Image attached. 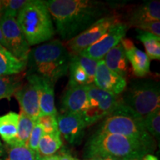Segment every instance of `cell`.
Wrapping results in <instances>:
<instances>
[{"mask_svg":"<svg viewBox=\"0 0 160 160\" xmlns=\"http://www.w3.org/2000/svg\"><path fill=\"white\" fill-rule=\"evenodd\" d=\"M45 2L55 24V32L65 42L113 13L114 10L112 3L97 0H47Z\"/></svg>","mask_w":160,"mask_h":160,"instance_id":"cell-1","label":"cell"},{"mask_svg":"<svg viewBox=\"0 0 160 160\" xmlns=\"http://www.w3.org/2000/svg\"><path fill=\"white\" fill-rule=\"evenodd\" d=\"M71 54L59 39L31 49L27 59V75H35L55 85L68 72Z\"/></svg>","mask_w":160,"mask_h":160,"instance_id":"cell-2","label":"cell"},{"mask_svg":"<svg viewBox=\"0 0 160 160\" xmlns=\"http://www.w3.org/2000/svg\"><path fill=\"white\" fill-rule=\"evenodd\" d=\"M156 148L140 140L125 136L97 131L85 145L86 158H104L112 157L123 159L139 158L152 153Z\"/></svg>","mask_w":160,"mask_h":160,"instance_id":"cell-3","label":"cell"},{"mask_svg":"<svg viewBox=\"0 0 160 160\" xmlns=\"http://www.w3.org/2000/svg\"><path fill=\"white\" fill-rule=\"evenodd\" d=\"M16 19L30 46L45 42L55 34L53 20L44 0H29Z\"/></svg>","mask_w":160,"mask_h":160,"instance_id":"cell-4","label":"cell"},{"mask_svg":"<svg viewBox=\"0 0 160 160\" xmlns=\"http://www.w3.org/2000/svg\"><path fill=\"white\" fill-rule=\"evenodd\" d=\"M97 131L125 136L156 148L155 140L145 129L143 118L122 104L120 99L114 111L106 117Z\"/></svg>","mask_w":160,"mask_h":160,"instance_id":"cell-5","label":"cell"},{"mask_svg":"<svg viewBox=\"0 0 160 160\" xmlns=\"http://www.w3.org/2000/svg\"><path fill=\"white\" fill-rule=\"evenodd\" d=\"M119 97L120 102L143 119L160 108L159 82L151 79H133L126 86Z\"/></svg>","mask_w":160,"mask_h":160,"instance_id":"cell-6","label":"cell"},{"mask_svg":"<svg viewBox=\"0 0 160 160\" xmlns=\"http://www.w3.org/2000/svg\"><path fill=\"white\" fill-rule=\"evenodd\" d=\"M119 102L116 96L98 88L93 84L87 85V102L81 113L87 127L111 115Z\"/></svg>","mask_w":160,"mask_h":160,"instance_id":"cell-7","label":"cell"},{"mask_svg":"<svg viewBox=\"0 0 160 160\" xmlns=\"http://www.w3.org/2000/svg\"><path fill=\"white\" fill-rule=\"evenodd\" d=\"M119 22H122V18L116 13L102 18L85 31L66 42L68 51L72 55L79 54L102 37L112 25Z\"/></svg>","mask_w":160,"mask_h":160,"instance_id":"cell-8","label":"cell"},{"mask_svg":"<svg viewBox=\"0 0 160 160\" xmlns=\"http://www.w3.org/2000/svg\"><path fill=\"white\" fill-rule=\"evenodd\" d=\"M0 25L7 44L8 51L18 59L27 62L31 48L17 19L11 16L2 15L0 17Z\"/></svg>","mask_w":160,"mask_h":160,"instance_id":"cell-9","label":"cell"},{"mask_svg":"<svg viewBox=\"0 0 160 160\" xmlns=\"http://www.w3.org/2000/svg\"><path fill=\"white\" fill-rule=\"evenodd\" d=\"M128 28V26L124 22L114 24L102 37L79 54L97 61L102 59L112 48L116 47L125 38Z\"/></svg>","mask_w":160,"mask_h":160,"instance_id":"cell-10","label":"cell"},{"mask_svg":"<svg viewBox=\"0 0 160 160\" xmlns=\"http://www.w3.org/2000/svg\"><path fill=\"white\" fill-rule=\"evenodd\" d=\"M93 85L98 88L119 96L125 91L127 81L125 78L109 69L103 59L98 61Z\"/></svg>","mask_w":160,"mask_h":160,"instance_id":"cell-11","label":"cell"},{"mask_svg":"<svg viewBox=\"0 0 160 160\" xmlns=\"http://www.w3.org/2000/svg\"><path fill=\"white\" fill-rule=\"evenodd\" d=\"M57 118L58 130L71 145L81 143L86 126L81 113H62Z\"/></svg>","mask_w":160,"mask_h":160,"instance_id":"cell-12","label":"cell"},{"mask_svg":"<svg viewBox=\"0 0 160 160\" xmlns=\"http://www.w3.org/2000/svg\"><path fill=\"white\" fill-rule=\"evenodd\" d=\"M27 80L28 82L24 85H22L13 96L19 104L21 111L37 122L41 115L39 92L35 84L31 79Z\"/></svg>","mask_w":160,"mask_h":160,"instance_id":"cell-13","label":"cell"},{"mask_svg":"<svg viewBox=\"0 0 160 160\" xmlns=\"http://www.w3.org/2000/svg\"><path fill=\"white\" fill-rule=\"evenodd\" d=\"M151 21H160V2L157 0L146 1L135 6L126 15L124 22L128 27Z\"/></svg>","mask_w":160,"mask_h":160,"instance_id":"cell-14","label":"cell"},{"mask_svg":"<svg viewBox=\"0 0 160 160\" xmlns=\"http://www.w3.org/2000/svg\"><path fill=\"white\" fill-rule=\"evenodd\" d=\"M120 43L125 50L126 57L131 63L133 74L139 78H143L150 73L151 59L147 54L135 47L133 41L129 39H122Z\"/></svg>","mask_w":160,"mask_h":160,"instance_id":"cell-15","label":"cell"},{"mask_svg":"<svg viewBox=\"0 0 160 160\" xmlns=\"http://www.w3.org/2000/svg\"><path fill=\"white\" fill-rule=\"evenodd\" d=\"M27 79H31L37 87L41 115L57 116V111L55 107L54 100V85L48 80L35 75H27Z\"/></svg>","mask_w":160,"mask_h":160,"instance_id":"cell-16","label":"cell"},{"mask_svg":"<svg viewBox=\"0 0 160 160\" xmlns=\"http://www.w3.org/2000/svg\"><path fill=\"white\" fill-rule=\"evenodd\" d=\"M87 102V85L68 87L62 98L63 113H82Z\"/></svg>","mask_w":160,"mask_h":160,"instance_id":"cell-17","label":"cell"},{"mask_svg":"<svg viewBox=\"0 0 160 160\" xmlns=\"http://www.w3.org/2000/svg\"><path fill=\"white\" fill-rule=\"evenodd\" d=\"M106 66L126 79L131 74L129 62L121 43L112 48L102 59Z\"/></svg>","mask_w":160,"mask_h":160,"instance_id":"cell-18","label":"cell"},{"mask_svg":"<svg viewBox=\"0 0 160 160\" xmlns=\"http://www.w3.org/2000/svg\"><path fill=\"white\" fill-rule=\"evenodd\" d=\"M27 68V62L18 59L6 49H0V77L17 75Z\"/></svg>","mask_w":160,"mask_h":160,"instance_id":"cell-19","label":"cell"},{"mask_svg":"<svg viewBox=\"0 0 160 160\" xmlns=\"http://www.w3.org/2000/svg\"><path fill=\"white\" fill-rule=\"evenodd\" d=\"M19 114L11 111L0 117V137L7 145H11L17 137Z\"/></svg>","mask_w":160,"mask_h":160,"instance_id":"cell-20","label":"cell"},{"mask_svg":"<svg viewBox=\"0 0 160 160\" xmlns=\"http://www.w3.org/2000/svg\"><path fill=\"white\" fill-rule=\"evenodd\" d=\"M62 145L59 131L51 134H45L42 136L39 141L37 153L40 157H47L54 155V153Z\"/></svg>","mask_w":160,"mask_h":160,"instance_id":"cell-21","label":"cell"},{"mask_svg":"<svg viewBox=\"0 0 160 160\" xmlns=\"http://www.w3.org/2000/svg\"><path fill=\"white\" fill-rule=\"evenodd\" d=\"M137 38L145 46L146 54L150 59H160V37L148 32L137 30Z\"/></svg>","mask_w":160,"mask_h":160,"instance_id":"cell-22","label":"cell"},{"mask_svg":"<svg viewBox=\"0 0 160 160\" xmlns=\"http://www.w3.org/2000/svg\"><path fill=\"white\" fill-rule=\"evenodd\" d=\"M36 122L27 116L22 111L19 114V123L17 137L11 145H27L29 137Z\"/></svg>","mask_w":160,"mask_h":160,"instance_id":"cell-23","label":"cell"},{"mask_svg":"<svg viewBox=\"0 0 160 160\" xmlns=\"http://www.w3.org/2000/svg\"><path fill=\"white\" fill-rule=\"evenodd\" d=\"M3 160H35L37 153L27 145H7L4 148Z\"/></svg>","mask_w":160,"mask_h":160,"instance_id":"cell-24","label":"cell"},{"mask_svg":"<svg viewBox=\"0 0 160 160\" xmlns=\"http://www.w3.org/2000/svg\"><path fill=\"white\" fill-rule=\"evenodd\" d=\"M17 75L0 77V99H11L22 85V78Z\"/></svg>","mask_w":160,"mask_h":160,"instance_id":"cell-25","label":"cell"},{"mask_svg":"<svg viewBox=\"0 0 160 160\" xmlns=\"http://www.w3.org/2000/svg\"><path fill=\"white\" fill-rule=\"evenodd\" d=\"M68 71L70 76L68 87L90 85L88 77L85 71L77 62L74 57L72 54L71 61H70Z\"/></svg>","mask_w":160,"mask_h":160,"instance_id":"cell-26","label":"cell"},{"mask_svg":"<svg viewBox=\"0 0 160 160\" xmlns=\"http://www.w3.org/2000/svg\"><path fill=\"white\" fill-rule=\"evenodd\" d=\"M29 0H0V17L8 15L17 18L19 12Z\"/></svg>","mask_w":160,"mask_h":160,"instance_id":"cell-27","label":"cell"},{"mask_svg":"<svg viewBox=\"0 0 160 160\" xmlns=\"http://www.w3.org/2000/svg\"><path fill=\"white\" fill-rule=\"evenodd\" d=\"M144 124L148 133L153 139L159 140L160 137V108L144 118Z\"/></svg>","mask_w":160,"mask_h":160,"instance_id":"cell-28","label":"cell"},{"mask_svg":"<svg viewBox=\"0 0 160 160\" xmlns=\"http://www.w3.org/2000/svg\"><path fill=\"white\" fill-rule=\"evenodd\" d=\"M77 60V62L79 64L80 66L82 68L88 77L89 84H93L94 81V77L96 73V70H97L98 61L97 60L91 59L87 57H84L80 54L73 55Z\"/></svg>","mask_w":160,"mask_h":160,"instance_id":"cell-29","label":"cell"},{"mask_svg":"<svg viewBox=\"0 0 160 160\" xmlns=\"http://www.w3.org/2000/svg\"><path fill=\"white\" fill-rule=\"evenodd\" d=\"M36 122L41 126L43 133L45 134H51V133L59 132L57 116L47 114L40 115Z\"/></svg>","mask_w":160,"mask_h":160,"instance_id":"cell-30","label":"cell"},{"mask_svg":"<svg viewBox=\"0 0 160 160\" xmlns=\"http://www.w3.org/2000/svg\"><path fill=\"white\" fill-rule=\"evenodd\" d=\"M43 135L42 128H41L37 122L35 123L32 130L31 135H30L28 141L27 146L30 149L36 153L38 152V148H39V141L41 139L42 136Z\"/></svg>","mask_w":160,"mask_h":160,"instance_id":"cell-31","label":"cell"},{"mask_svg":"<svg viewBox=\"0 0 160 160\" xmlns=\"http://www.w3.org/2000/svg\"><path fill=\"white\" fill-rule=\"evenodd\" d=\"M135 28L140 31L148 32L160 37V21H151L143 22L135 26Z\"/></svg>","mask_w":160,"mask_h":160,"instance_id":"cell-32","label":"cell"},{"mask_svg":"<svg viewBox=\"0 0 160 160\" xmlns=\"http://www.w3.org/2000/svg\"><path fill=\"white\" fill-rule=\"evenodd\" d=\"M59 160H77V159L72 157L71 153L68 152L62 151V153L59 155Z\"/></svg>","mask_w":160,"mask_h":160,"instance_id":"cell-33","label":"cell"},{"mask_svg":"<svg viewBox=\"0 0 160 160\" xmlns=\"http://www.w3.org/2000/svg\"><path fill=\"white\" fill-rule=\"evenodd\" d=\"M0 45L2 46L4 48L8 50V46H7V44H6V42H5V38H4L2 31L1 25H0Z\"/></svg>","mask_w":160,"mask_h":160,"instance_id":"cell-34","label":"cell"},{"mask_svg":"<svg viewBox=\"0 0 160 160\" xmlns=\"http://www.w3.org/2000/svg\"><path fill=\"white\" fill-rule=\"evenodd\" d=\"M141 160H159V159L156 156L151 154V153H148V154L144 156Z\"/></svg>","mask_w":160,"mask_h":160,"instance_id":"cell-35","label":"cell"},{"mask_svg":"<svg viewBox=\"0 0 160 160\" xmlns=\"http://www.w3.org/2000/svg\"><path fill=\"white\" fill-rule=\"evenodd\" d=\"M42 160H59V155H52L50 157H43Z\"/></svg>","mask_w":160,"mask_h":160,"instance_id":"cell-36","label":"cell"},{"mask_svg":"<svg viewBox=\"0 0 160 160\" xmlns=\"http://www.w3.org/2000/svg\"><path fill=\"white\" fill-rule=\"evenodd\" d=\"M102 160H122L121 159H119V158L112 157H104V158H102Z\"/></svg>","mask_w":160,"mask_h":160,"instance_id":"cell-37","label":"cell"},{"mask_svg":"<svg viewBox=\"0 0 160 160\" xmlns=\"http://www.w3.org/2000/svg\"><path fill=\"white\" fill-rule=\"evenodd\" d=\"M3 153H4V147L2 144L1 142V141H0V157L3 155Z\"/></svg>","mask_w":160,"mask_h":160,"instance_id":"cell-38","label":"cell"},{"mask_svg":"<svg viewBox=\"0 0 160 160\" xmlns=\"http://www.w3.org/2000/svg\"><path fill=\"white\" fill-rule=\"evenodd\" d=\"M142 159L139 158H127V159H123L122 160H141Z\"/></svg>","mask_w":160,"mask_h":160,"instance_id":"cell-39","label":"cell"},{"mask_svg":"<svg viewBox=\"0 0 160 160\" xmlns=\"http://www.w3.org/2000/svg\"><path fill=\"white\" fill-rule=\"evenodd\" d=\"M35 160H42V158L40 157L39 156V154H38V153H37V157H36Z\"/></svg>","mask_w":160,"mask_h":160,"instance_id":"cell-40","label":"cell"},{"mask_svg":"<svg viewBox=\"0 0 160 160\" xmlns=\"http://www.w3.org/2000/svg\"><path fill=\"white\" fill-rule=\"evenodd\" d=\"M89 160H102V158H92V159H90Z\"/></svg>","mask_w":160,"mask_h":160,"instance_id":"cell-41","label":"cell"},{"mask_svg":"<svg viewBox=\"0 0 160 160\" xmlns=\"http://www.w3.org/2000/svg\"><path fill=\"white\" fill-rule=\"evenodd\" d=\"M0 49H5V48H4L2 47V46L0 45Z\"/></svg>","mask_w":160,"mask_h":160,"instance_id":"cell-42","label":"cell"},{"mask_svg":"<svg viewBox=\"0 0 160 160\" xmlns=\"http://www.w3.org/2000/svg\"><path fill=\"white\" fill-rule=\"evenodd\" d=\"M0 160H3V159H0Z\"/></svg>","mask_w":160,"mask_h":160,"instance_id":"cell-43","label":"cell"},{"mask_svg":"<svg viewBox=\"0 0 160 160\" xmlns=\"http://www.w3.org/2000/svg\"><path fill=\"white\" fill-rule=\"evenodd\" d=\"M77 160H79V159H77Z\"/></svg>","mask_w":160,"mask_h":160,"instance_id":"cell-44","label":"cell"}]
</instances>
